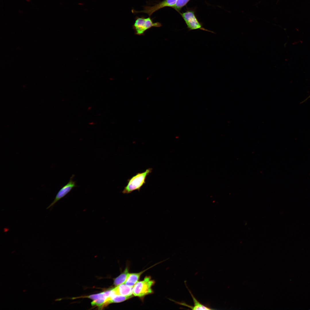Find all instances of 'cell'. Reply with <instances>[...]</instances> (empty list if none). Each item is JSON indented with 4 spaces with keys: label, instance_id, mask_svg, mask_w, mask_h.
<instances>
[{
    "label": "cell",
    "instance_id": "2",
    "mask_svg": "<svg viewBox=\"0 0 310 310\" xmlns=\"http://www.w3.org/2000/svg\"><path fill=\"white\" fill-rule=\"evenodd\" d=\"M162 26L160 22H154L150 17L147 18L136 17L133 28L135 34L141 36L144 35L146 31L152 27H160Z\"/></svg>",
    "mask_w": 310,
    "mask_h": 310
},
{
    "label": "cell",
    "instance_id": "1",
    "mask_svg": "<svg viewBox=\"0 0 310 310\" xmlns=\"http://www.w3.org/2000/svg\"><path fill=\"white\" fill-rule=\"evenodd\" d=\"M151 168H148L142 173H137L127 180V185L122 191L123 194H129L135 190L139 191L141 187L146 183L147 176L152 170Z\"/></svg>",
    "mask_w": 310,
    "mask_h": 310
},
{
    "label": "cell",
    "instance_id": "3",
    "mask_svg": "<svg viewBox=\"0 0 310 310\" xmlns=\"http://www.w3.org/2000/svg\"><path fill=\"white\" fill-rule=\"evenodd\" d=\"M154 283L150 276L146 277L143 280L138 281L133 286V295L141 297L152 293V287Z\"/></svg>",
    "mask_w": 310,
    "mask_h": 310
},
{
    "label": "cell",
    "instance_id": "12",
    "mask_svg": "<svg viewBox=\"0 0 310 310\" xmlns=\"http://www.w3.org/2000/svg\"><path fill=\"white\" fill-rule=\"evenodd\" d=\"M190 0H177L173 8L179 12Z\"/></svg>",
    "mask_w": 310,
    "mask_h": 310
},
{
    "label": "cell",
    "instance_id": "7",
    "mask_svg": "<svg viewBox=\"0 0 310 310\" xmlns=\"http://www.w3.org/2000/svg\"><path fill=\"white\" fill-rule=\"evenodd\" d=\"M133 287L129 286L124 283L117 286L112 288L113 293L116 295L125 296H132Z\"/></svg>",
    "mask_w": 310,
    "mask_h": 310
},
{
    "label": "cell",
    "instance_id": "6",
    "mask_svg": "<svg viewBox=\"0 0 310 310\" xmlns=\"http://www.w3.org/2000/svg\"><path fill=\"white\" fill-rule=\"evenodd\" d=\"M74 176V175H73L70 177L68 182L63 186L59 191L53 201L46 208V209L52 207L58 201L66 196L73 188L77 186L75 185V181L72 180V179Z\"/></svg>",
    "mask_w": 310,
    "mask_h": 310
},
{
    "label": "cell",
    "instance_id": "4",
    "mask_svg": "<svg viewBox=\"0 0 310 310\" xmlns=\"http://www.w3.org/2000/svg\"><path fill=\"white\" fill-rule=\"evenodd\" d=\"M184 20L189 31L200 29L203 31L214 33L212 31L203 27L202 24L198 20L195 16V12L192 10H188L184 12L179 13Z\"/></svg>",
    "mask_w": 310,
    "mask_h": 310
},
{
    "label": "cell",
    "instance_id": "5",
    "mask_svg": "<svg viewBox=\"0 0 310 310\" xmlns=\"http://www.w3.org/2000/svg\"><path fill=\"white\" fill-rule=\"evenodd\" d=\"M177 0H164L152 6H145L144 9L140 11H136L133 9V13H144L148 14L150 17L154 12L162 8L169 7L173 8Z\"/></svg>",
    "mask_w": 310,
    "mask_h": 310
},
{
    "label": "cell",
    "instance_id": "11",
    "mask_svg": "<svg viewBox=\"0 0 310 310\" xmlns=\"http://www.w3.org/2000/svg\"><path fill=\"white\" fill-rule=\"evenodd\" d=\"M129 273L128 269L127 268H126L123 273L115 279L114 281V285L117 286L124 283Z\"/></svg>",
    "mask_w": 310,
    "mask_h": 310
},
{
    "label": "cell",
    "instance_id": "8",
    "mask_svg": "<svg viewBox=\"0 0 310 310\" xmlns=\"http://www.w3.org/2000/svg\"><path fill=\"white\" fill-rule=\"evenodd\" d=\"M186 281H185L184 282L188 290L191 295V296L194 303V306L189 305L187 304L186 305V307L190 308L192 310H213L208 306L203 305L199 302L194 297L191 291L189 289L187 286Z\"/></svg>",
    "mask_w": 310,
    "mask_h": 310
},
{
    "label": "cell",
    "instance_id": "9",
    "mask_svg": "<svg viewBox=\"0 0 310 310\" xmlns=\"http://www.w3.org/2000/svg\"><path fill=\"white\" fill-rule=\"evenodd\" d=\"M133 296H125L117 295L113 293L109 297L107 298L104 307H105L106 305L111 303H118L130 299Z\"/></svg>",
    "mask_w": 310,
    "mask_h": 310
},
{
    "label": "cell",
    "instance_id": "10",
    "mask_svg": "<svg viewBox=\"0 0 310 310\" xmlns=\"http://www.w3.org/2000/svg\"><path fill=\"white\" fill-rule=\"evenodd\" d=\"M146 270L139 273H129L124 284L129 286L133 287L138 282L142 274Z\"/></svg>",
    "mask_w": 310,
    "mask_h": 310
}]
</instances>
